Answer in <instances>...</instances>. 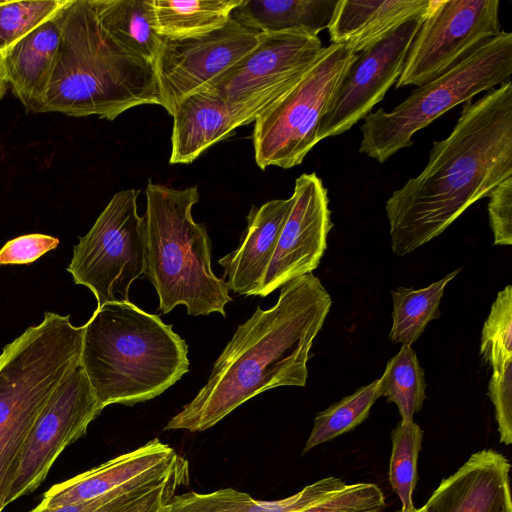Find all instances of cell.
<instances>
[{"instance_id":"d6a6232c","label":"cell","mask_w":512,"mask_h":512,"mask_svg":"<svg viewBox=\"0 0 512 512\" xmlns=\"http://www.w3.org/2000/svg\"><path fill=\"white\" fill-rule=\"evenodd\" d=\"M488 396L494 406L500 442L512 443V358L492 369Z\"/></svg>"},{"instance_id":"1f68e13d","label":"cell","mask_w":512,"mask_h":512,"mask_svg":"<svg viewBox=\"0 0 512 512\" xmlns=\"http://www.w3.org/2000/svg\"><path fill=\"white\" fill-rule=\"evenodd\" d=\"M480 355L492 369L512 358V286L499 291L481 334Z\"/></svg>"},{"instance_id":"4316f807","label":"cell","mask_w":512,"mask_h":512,"mask_svg":"<svg viewBox=\"0 0 512 512\" xmlns=\"http://www.w3.org/2000/svg\"><path fill=\"white\" fill-rule=\"evenodd\" d=\"M380 397L393 402L402 421H413L426 399L425 372L411 346L402 345L379 378Z\"/></svg>"},{"instance_id":"d590c367","label":"cell","mask_w":512,"mask_h":512,"mask_svg":"<svg viewBox=\"0 0 512 512\" xmlns=\"http://www.w3.org/2000/svg\"><path fill=\"white\" fill-rule=\"evenodd\" d=\"M135 487H137V486H135ZM132 488H134V487H132ZM129 489H131V488H129ZM129 489L118 490V491L109 493L107 495L101 496L99 498H96V499H93L90 501L74 503V504H66V505H61V506H49V505L44 504L43 502H40L35 508L30 510L29 512H92L93 510H95L96 508H98L99 506L104 504L105 502L109 501L116 495L120 494L123 491L129 490Z\"/></svg>"},{"instance_id":"6da1fadb","label":"cell","mask_w":512,"mask_h":512,"mask_svg":"<svg viewBox=\"0 0 512 512\" xmlns=\"http://www.w3.org/2000/svg\"><path fill=\"white\" fill-rule=\"evenodd\" d=\"M512 177V81L464 103L420 174L385 204L392 251L407 255L439 236L478 200Z\"/></svg>"},{"instance_id":"484cf974","label":"cell","mask_w":512,"mask_h":512,"mask_svg":"<svg viewBox=\"0 0 512 512\" xmlns=\"http://www.w3.org/2000/svg\"><path fill=\"white\" fill-rule=\"evenodd\" d=\"M461 268L421 289L398 287L391 291L393 310L389 339L393 343L412 346L425 331L427 325L440 318L439 309L444 289Z\"/></svg>"},{"instance_id":"83f0119b","label":"cell","mask_w":512,"mask_h":512,"mask_svg":"<svg viewBox=\"0 0 512 512\" xmlns=\"http://www.w3.org/2000/svg\"><path fill=\"white\" fill-rule=\"evenodd\" d=\"M379 397V379H376L318 413L302 455L364 422Z\"/></svg>"},{"instance_id":"8fae6325","label":"cell","mask_w":512,"mask_h":512,"mask_svg":"<svg viewBox=\"0 0 512 512\" xmlns=\"http://www.w3.org/2000/svg\"><path fill=\"white\" fill-rule=\"evenodd\" d=\"M102 410L83 367L77 365L56 387L36 418L7 504L35 491L61 452L86 434L88 425Z\"/></svg>"},{"instance_id":"44dd1931","label":"cell","mask_w":512,"mask_h":512,"mask_svg":"<svg viewBox=\"0 0 512 512\" xmlns=\"http://www.w3.org/2000/svg\"><path fill=\"white\" fill-rule=\"evenodd\" d=\"M292 204L287 199L270 200L253 206L247 216V231L238 248L218 260L228 280V289L257 296L264 274Z\"/></svg>"},{"instance_id":"4fadbf2b","label":"cell","mask_w":512,"mask_h":512,"mask_svg":"<svg viewBox=\"0 0 512 512\" xmlns=\"http://www.w3.org/2000/svg\"><path fill=\"white\" fill-rule=\"evenodd\" d=\"M424 16L410 19L357 54L321 120L319 142L346 132L364 119L396 84Z\"/></svg>"},{"instance_id":"7a4b0ae2","label":"cell","mask_w":512,"mask_h":512,"mask_svg":"<svg viewBox=\"0 0 512 512\" xmlns=\"http://www.w3.org/2000/svg\"><path fill=\"white\" fill-rule=\"evenodd\" d=\"M276 304L240 324L215 361L207 383L165 430L205 431L244 402L280 386L304 387L313 341L332 300L312 273L280 287Z\"/></svg>"},{"instance_id":"f1b7e54d","label":"cell","mask_w":512,"mask_h":512,"mask_svg":"<svg viewBox=\"0 0 512 512\" xmlns=\"http://www.w3.org/2000/svg\"><path fill=\"white\" fill-rule=\"evenodd\" d=\"M423 435V430L414 421L400 420L391 432L389 482L403 512L415 508L413 492L418 480L417 463Z\"/></svg>"},{"instance_id":"5bb4252c","label":"cell","mask_w":512,"mask_h":512,"mask_svg":"<svg viewBox=\"0 0 512 512\" xmlns=\"http://www.w3.org/2000/svg\"><path fill=\"white\" fill-rule=\"evenodd\" d=\"M385 506V496L376 484L346 483L331 476L272 501L255 500L233 488L175 494L159 512H382Z\"/></svg>"},{"instance_id":"d4e9b609","label":"cell","mask_w":512,"mask_h":512,"mask_svg":"<svg viewBox=\"0 0 512 512\" xmlns=\"http://www.w3.org/2000/svg\"><path fill=\"white\" fill-rule=\"evenodd\" d=\"M242 0H153L154 28L162 38L193 37L223 27Z\"/></svg>"},{"instance_id":"3957f363","label":"cell","mask_w":512,"mask_h":512,"mask_svg":"<svg viewBox=\"0 0 512 512\" xmlns=\"http://www.w3.org/2000/svg\"><path fill=\"white\" fill-rule=\"evenodd\" d=\"M140 105L161 106L154 64L120 46L101 26L90 0H71L40 113L112 121Z\"/></svg>"},{"instance_id":"ac0fdd59","label":"cell","mask_w":512,"mask_h":512,"mask_svg":"<svg viewBox=\"0 0 512 512\" xmlns=\"http://www.w3.org/2000/svg\"><path fill=\"white\" fill-rule=\"evenodd\" d=\"M181 458L172 447L156 438L53 485L44 492L41 502L49 506L80 503L157 481L168 475Z\"/></svg>"},{"instance_id":"52a82bcc","label":"cell","mask_w":512,"mask_h":512,"mask_svg":"<svg viewBox=\"0 0 512 512\" xmlns=\"http://www.w3.org/2000/svg\"><path fill=\"white\" fill-rule=\"evenodd\" d=\"M512 75V33L501 31L437 78L417 87L392 111L364 118L359 152L386 162L413 144L412 137L451 108L508 81Z\"/></svg>"},{"instance_id":"4dcf8cb0","label":"cell","mask_w":512,"mask_h":512,"mask_svg":"<svg viewBox=\"0 0 512 512\" xmlns=\"http://www.w3.org/2000/svg\"><path fill=\"white\" fill-rule=\"evenodd\" d=\"M69 1H0V55Z\"/></svg>"},{"instance_id":"30bf717a","label":"cell","mask_w":512,"mask_h":512,"mask_svg":"<svg viewBox=\"0 0 512 512\" xmlns=\"http://www.w3.org/2000/svg\"><path fill=\"white\" fill-rule=\"evenodd\" d=\"M499 0H432L395 87H419L501 32Z\"/></svg>"},{"instance_id":"277c9868","label":"cell","mask_w":512,"mask_h":512,"mask_svg":"<svg viewBox=\"0 0 512 512\" xmlns=\"http://www.w3.org/2000/svg\"><path fill=\"white\" fill-rule=\"evenodd\" d=\"M100 406L153 399L189 370L188 346L159 315L130 301L96 308L84 324L80 357Z\"/></svg>"},{"instance_id":"e575fe53","label":"cell","mask_w":512,"mask_h":512,"mask_svg":"<svg viewBox=\"0 0 512 512\" xmlns=\"http://www.w3.org/2000/svg\"><path fill=\"white\" fill-rule=\"evenodd\" d=\"M58 245V238L46 234L16 237L0 249V265L32 263Z\"/></svg>"},{"instance_id":"74e56055","label":"cell","mask_w":512,"mask_h":512,"mask_svg":"<svg viewBox=\"0 0 512 512\" xmlns=\"http://www.w3.org/2000/svg\"><path fill=\"white\" fill-rule=\"evenodd\" d=\"M399 512H403V511H399ZM406 512H426L424 506H422L421 508H413L412 510L410 511H406Z\"/></svg>"},{"instance_id":"9a60e30c","label":"cell","mask_w":512,"mask_h":512,"mask_svg":"<svg viewBox=\"0 0 512 512\" xmlns=\"http://www.w3.org/2000/svg\"><path fill=\"white\" fill-rule=\"evenodd\" d=\"M292 204L257 296L265 297L297 277L314 271L333 227L328 192L316 173L301 174Z\"/></svg>"},{"instance_id":"cb8c5ba5","label":"cell","mask_w":512,"mask_h":512,"mask_svg":"<svg viewBox=\"0 0 512 512\" xmlns=\"http://www.w3.org/2000/svg\"><path fill=\"white\" fill-rule=\"evenodd\" d=\"M104 30L126 51L154 64L163 38L154 28L153 0H90Z\"/></svg>"},{"instance_id":"e0dca14e","label":"cell","mask_w":512,"mask_h":512,"mask_svg":"<svg viewBox=\"0 0 512 512\" xmlns=\"http://www.w3.org/2000/svg\"><path fill=\"white\" fill-rule=\"evenodd\" d=\"M295 84L236 103L225 102L206 90L188 95L172 113L169 163H192L209 147L230 137L236 128L254 122Z\"/></svg>"},{"instance_id":"d6986e66","label":"cell","mask_w":512,"mask_h":512,"mask_svg":"<svg viewBox=\"0 0 512 512\" xmlns=\"http://www.w3.org/2000/svg\"><path fill=\"white\" fill-rule=\"evenodd\" d=\"M510 469L503 454L478 451L441 481L424 508L426 512H512Z\"/></svg>"},{"instance_id":"f546056e","label":"cell","mask_w":512,"mask_h":512,"mask_svg":"<svg viewBox=\"0 0 512 512\" xmlns=\"http://www.w3.org/2000/svg\"><path fill=\"white\" fill-rule=\"evenodd\" d=\"M189 484L184 457L164 478L123 491L92 512H159L181 486Z\"/></svg>"},{"instance_id":"7c38bea8","label":"cell","mask_w":512,"mask_h":512,"mask_svg":"<svg viewBox=\"0 0 512 512\" xmlns=\"http://www.w3.org/2000/svg\"><path fill=\"white\" fill-rule=\"evenodd\" d=\"M261 35L231 17L223 27L205 34L163 38L154 62L161 106L172 115L182 99L202 90L249 53Z\"/></svg>"},{"instance_id":"2e32d148","label":"cell","mask_w":512,"mask_h":512,"mask_svg":"<svg viewBox=\"0 0 512 512\" xmlns=\"http://www.w3.org/2000/svg\"><path fill=\"white\" fill-rule=\"evenodd\" d=\"M323 49L318 36L303 31L262 33L249 53L202 90L225 102L236 103L291 86L301 79Z\"/></svg>"},{"instance_id":"8d00e7d4","label":"cell","mask_w":512,"mask_h":512,"mask_svg":"<svg viewBox=\"0 0 512 512\" xmlns=\"http://www.w3.org/2000/svg\"><path fill=\"white\" fill-rule=\"evenodd\" d=\"M6 84L5 82L2 80L1 76H0V99L4 96L5 92H6Z\"/></svg>"},{"instance_id":"8992f818","label":"cell","mask_w":512,"mask_h":512,"mask_svg":"<svg viewBox=\"0 0 512 512\" xmlns=\"http://www.w3.org/2000/svg\"><path fill=\"white\" fill-rule=\"evenodd\" d=\"M84 326L69 315L43 320L4 346L0 354V512L16 477L32 426L61 381L80 364Z\"/></svg>"},{"instance_id":"5b68a950","label":"cell","mask_w":512,"mask_h":512,"mask_svg":"<svg viewBox=\"0 0 512 512\" xmlns=\"http://www.w3.org/2000/svg\"><path fill=\"white\" fill-rule=\"evenodd\" d=\"M146 266L163 314L184 305L190 316L220 313L232 301L224 278L211 267V240L194 221L197 186L175 189L149 181L146 186Z\"/></svg>"},{"instance_id":"836d02e7","label":"cell","mask_w":512,"mask_h":512,"mask_svg":"<svg viewBox=\"0 0 512 512\" xmlns=\"http://www.w3.org/2000/svg\"><path fill=\"white\" fill-rule=\"evenodd\" d=\"M489 225L494 245L512 244V177L499 184L488 196Z\"/></svg>"},{"instance_id":"ffe728a7","label":"cell","mask_w":512,"mask_h":512,"mask_svg":"<svg viewBox=\"0 0 512 512\" xmlns=\"http://www.w3.org/2000/svg\"><path fill=\"white\" fill-rule=\"evenodd\" d=\"M68 4L0 55V76L27 112L40 113Z\"/></svg>"},{"instance_id":"9c48e42d","label":"cell","mask_w":512,"mask_h":512,"mask_svg":"<svg viewBox=\"0 0 512 512\" xmlns=\"http://www.w3.org/2000/svg\"><path fill=\"white\" fill-rule=\"evenodd\" d=\"M140 190L117 192L91 229L79 237L67 271L87 287L97 308L129 301L131 284L145 272L146 228L137 210Z\"/></svg>"},{"instance_id":"603a6c76","label":"cell","mask_w":512,"mask_h":512,"mask_svg":"<svg viewBox=\"0 0 512 512\" xmlns=\"http://www.w3.org/2000/svg\"><path fill=\"white\" fill-rule=\"evenodd\" d=\"M338 0H242L231 17L260 33L327 29Z\"/></svg>"},{"instance_id":"7402d4cb","label":"cell","mask_w":512,"mask_h":512,"mask_svg":"<svg viewBox=\"0 0 512 512\" xmlns=\"http://www.w3.org/2000/svg\"><path fill=\"white\" fill-rule=\"evenodd\" d=\"M432 0H338L328 26L331 43L359 54L412 18L425 15Z\"/></svg>"},{"instance_id":"ba28073f","label":"cell","mask_w":512,"mask_h":512,"mask_svg":"<svg viewBox=\"0 0 512 512\" xmlns=\"http://www.w3.org/2000/svg\"><path fill=\"white\" fill-rule=\"evenodd\" d=\"M356 58L345 44L324 47L301 79L255 119L252 138L260 169H289L302 163L319 143L321 120Z\"/></svg>"}]
</instances>
